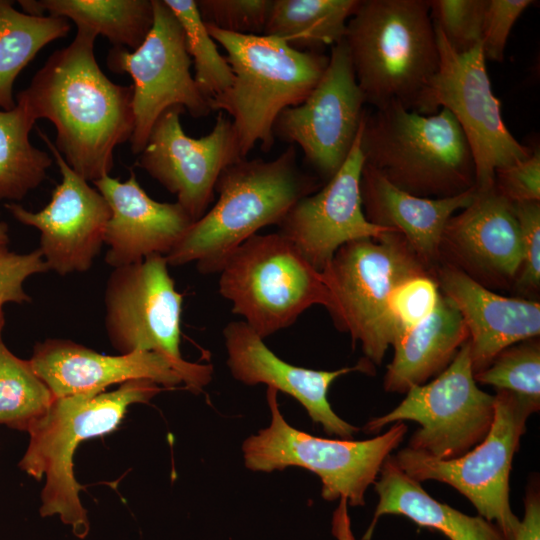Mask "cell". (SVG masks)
<instances>
[{"label": "cell", "instance_id": "6da1fadb", "mask_svg": "<svg viewBox=\"0 0 540 540\" xmlns=\"http://www.w3.org/2000/svg\"><path fill=\"white\" fill-rule=\"evenodd\" d=\"M97 35L77 29L73 41L49 56L16 104L56 128L55 147L83 179L109 175L114 149L134 130L133 88L111 81L99 67Z\"/></svg>", "mask_w": 540, "mask_h": 540}, {"label": "cell", "instance_id": "7a4b0ae2", "mask_svg": "<svg viewBox=\"0 0 540 540\" xmlns=\"http://www.w3.org/2000/svg\"><path fill=\"white\" fill-rule=\"evenodd\" d=\"M318 180L298 166L294 145L270 161H236L216 182L215 204L166 256L168 265L195 263L202 274L219 273L242 243L265 226H278L300 199L316 192Z\"/></svg>", "mask_w": 540, "mask_h": 540}, {"label": "cell", "instance_id": "3957f363", "mask_svg": "<svg viewBox=\"0 0 540 540\" xmlns=\"http://www.w3.org/2000/svg\"><path fill=\"white\" fill-rule=\"evenodd\" d=\"M344 41L366 104L417 110L439 66L429 0H360Z\"/></svg>", "mask_w": 540, "mask_h": 540}, {"label": "cell", "instance_id": "277c9868", "mask_svg": "<svg viewBox=\"0 0 540 540\" xmlns=\"http://www.w3.org/2000/svg\"><path fill=\"white\" fill-rule=\"evenodd\" d=\"M206 28L225 50L233 73L230 87L210 100L211 110L231 117L242 158L257 144L269 152L275 142L277 117L308 97L329 56L296 50L272 36L235 34L208 24Z\"/></svg>", "mask_w": 540, "mask_h": 540}, {"label": "cell", "instance_id": "5b68a950", "mask_svg": "<svg viewBox=\"0 0 540 540\" xmlns=\"http://www.w3.org/2000/svg\"><path fill=\"white\" fill-rule=\"evenodd\" d=\"M162 390L154 381L137 379L110 392L91 391L54 399L48 411L28 428L29 443L19 461V467L36 480L45 476L42 517L58 516L77 538L88 535L90 522L79 497L83 486L73 470L77 446L111 432L128 406L147 403Z\"/></svg>", "mask_w": 540, "mask_h": 540}, {"label": "cell", "instance_id": "8992f818", "mask_svg": "<svg viewBox=\"0 0 540 540\" xmlns=\"http://www.w3.org/2000/svg\"><path fill=\"white\" fill-rule=\"evenodd\" d=\"M360 147L366 165L412 195L447 198L475 187L472 152L446 109L431 115L398 104L365 110Z\"/></svg>", "mask_w": 540, "mask_h": 540}, {"label": "cell", "instance_id": "52a82bcc", "mask_svg": "<svg viewBox=\"0 0 540 540\" xmlns=\"http://www.w3.org/2000/svg\"><path fill=\"white\" fill-rule=\"evenodd\" d=\"M334 325L360 342L365 358L381 364L393 343L389 301L404 281L433 274L398 232L348 242L322 272Z\"/></svg>", "mask_w": 540, "mask_h": 540}, {"label": "cell", "instance_id": "ba28073f", "mask_svg": "<svg viewBox=\"0 0 540 540\" xmlns=\"http://www.w3.org/2000/svg\"><path fill=\"white\" fill-rule=\"evenodd\" d=\"M219 293L261 338L292 325L309 307L332 306L323 274L280 233L255 234L227 259Z\"/></svg>", "mask_w": 540, "mask_h": 540}, {"label": "cell", "instance_id": "9c48e42d", "mask_svg": "<svg viewBox=\"0 0 540 540\" xmlns=\"http://www.w3.org/2000/svg\"><path fill=\"white\" fill-rule=\"evenodd\" d=\"M277 394V390L268 387L271 422L244 441L245 466L262 472L302 467L319 476L325 500L344 497L351 506H363L366 490L378 478L385 459L403 441L407 425L395 422L388 431L368 440L320 438L286 422Z\"/></svg>", "mask_w": 540, "mask_h": 540}, {"label": "cell", "instance_id": "30bf717a", "mask_svg": "<svg viewBox=\"0 0 540 540\" xmlns=\"http://www.w3.org/2000/svg\"><path fill=\"white\" fill-rule=\"evenodd\" d=\"M168 266L165 256L155 254L113 268L104 291V326L119 354L159 353L184 373L188 390L199 392L211 380L212 367L181 356L183 296Z\"/></svg>", "mask_w": 540, "mask_h": 540}, {"label": "cell", "instance_id": "8fae6325", "mask_svg": "<svg viewBox=\"0 0 540 540\" xmlns=\"http://www.w3.org/2000/svg\"><path fill=\"white\" fill-rule=\"evenodd\" d=\"M494 418L486 437L463 455L436 459L408 446L394 457L398 466L418 482L446 483L464 495L480 516L495 522L508 540L520 524L509 500V479L514 454L537 405L510 391L497 390Z\"/></svg>", "mask_w": 540, "mask_h": 540}, {"label": "cell", "instance_id": "7c38bea8", "mask_svg": "<svg viewBox=\"0 0 540 540\" xmlns=\"http://www.w3.org/2000/svg\"><path fill=\"white\" fill-rule=\"evenodd\" d=\"M435 28V27H434ZM439 66L423 94L416 112L435 114L448 110L460 125L475 163V187L494 185V174L530 156L506 127L500 102L493 94L482 44L465 53L455 52L435 28Z\"/></svg>", "mask_w": 540, "mask_h": 540}, {"label": "cell", "instance_id": "4fadbf2b", "mask_svg": "<svg viewBox=\"0 0 540 540\" xmlns=\"http://www.w3.org/2000/svg\"><path fill=\"white\" fill-rule=\"evenodd\" d=\"M495 411V397L482 391L474 379L468 340L431 382L411 387L392 411L371 419L367 433H378L395 422L420 425L408 447L436 459L459 457L488 434Z\"/></svg>", "mask_w": 540, "mask_h": 540}, {"label": "cell", "instance_id": "5bb4252c", "mask_svg": "<svg viewBox=\"0 0 540 540\" xmlns=\"http://www.w3.org/2000/svg\"><path fill=\"white\" fill-rule=\"evenodd\" d=\"M151 30L135 50L113 47L108 68L127 73L133 80L134 130L131 151L140 154L158 117L168 108L181 106L194 118L210 114V100L202 93L190 67L184 30L164 0H152Z\"/></svg>", "mask_w": 540, "mask_h": 540}, {"label": "cell", "instance_id": "9a60e30c", "mask_svg": "<svg viewBox=\"0 0 540 540\" xmlns=\"http://www.w3.org/2000/svg\"><path fill=\"white\" fill-rule=\"evenodd\" d=\"M365 104L343 39L331 47L328 65L308 97L279 114L274 137L299 146L306 162L327 182L351 151Z\"/></svg>", "mask_w": 540, "mask_h": 540}, {"label": "cell", "instance_id": "2e32d148", "mask_svg": "<svg viewBox=\"0 0 540 540\" xmlns=\"http://www.w3.org/2000/svg\"><path fill=\"white\" fill-rule=\"evenodd\" d=\"M184 111L173 106L158 117L137 166L174 194L195 222L214 200L222 171L242 157L235 127L224 113L219 112L210 133L193 138L181 125Z\"/></svg>", "mask_w": 540, "mask_h": 540}, {"label": "cell", "instance_id": "e0dca14e", "mask_svg": "<svg viewBox=\"0 0 540 540\" xmlns=\"http://www.w3.org/2000/svg\"><path fill=\"white\" fill-rule=\"evenodd\" d=\"M39 135L55 159L61 182L40 211L16 203L5 207L18 222L40 232L38 249L48 270L61 276L83 273L105 244L111 210L103 195L66 163L48 136L40 130Z\"/></svg>", "mask_w": 540, "mask_h": 540}, {"label": "cell", "instance_id": "ac0fdd59", "mask_svg": "<svg viewBox=\"0 0 540 540\" xmlns=\"http://www.w3.org/2000/svg\"><path fill=\"white\" fill-rule=\"evenodd\" d=\"M361 126L336 174L321 189L300 199L278 225L279 233L321 273L342 245L360 239H379L392 231L370 223L363 211Z\"/></svg>", "mask_w": 540, "mask_h": 540}, {"label": "cell", "instance_id": "d6986e66", "mask_svg": "<svg viewBox=\"0 0 540 540\" xmlns=\"http://www.w3.org/2000/svg\"><path fill=\"white\" fill-rule=\"evenodd\" d=\"M521 262V235L511 203L494 185L476 189L473 201L448 219L439 244V263L494 291L512 290Z\"/></svg>", "mask_w": 540, "mask_h": 540}, {"label": "cell", "instance_id": "ffe728a7", "mask_svg": "<svg viewBox=\"0 0 540 540\" xmlns=\"http://www.w3.org/2000/svg\"><path fill=\"white\" fill-rule=\"evenodd\" d=\"M223 336L227 365L235 379L247 385L263 383L292 396L328 435L351 440L359 431L332 410L328 391L342 375L354 371L373 373L374 366L369 360L365 358L353 367L334 371L312 370L289 364L276 356L244 321L228 323Z\"/></svg>", "mask_w": 540, "mask_h": 540}, {"label": "cell", "instance_id": "44dd1931", "mask_svg": "<svg viewBox=\"0 0 540 540\" xmlns=\"http://www.w3.org/2000/svg\"><path fill=\"white\" fill-rule=\"evenodd\" d=\"M29 361L55 398L101 392L110 385L137 379L151 380L164 388L187 385L184 373L155 352L104 355L72 340L50 338L36 343Z\"/></svg>", "mask_w": 540, "mask_h": 540}, {"label": "cell", "instance_id": "7402d4cb", "mask_svg": "<svg viewBox=\"0 0 540 540\" xmlns=\"http://www.w3.org/2000/svg\"><path fill=\"white\" fill-rule=\"evenodd\" d=\"M93 184L111 210L105 262L112 268L140 262L150 255L166 257L194 223L179 203L152 199L133 171L124 182L105 175Z\"/></svg>", "mask_w": 540, "mask_h": 540}, {"label": "cell", "instance_id": "603a6c76", "mask_svg": "<svg viewBox=\"0 0 540 540\" xmlns=\"http://www.w3.org/2000/svg\"><path fill=\"white\" fill-rule=\"evenodd\" d=\"M433 277L467 327L474 374L487 368L507 347L539 337L540 303L537 300L498 294L444 263L433 269Z\"/></svg>", "mask_w": 540, "mask_h": 540}, {"label": "cell", "instance_id": "cb8c5ba5", "mask_svg": "<svg viewBox=\"0 0 540 540\" xmlns=\"http://www.w3.org/2000/svg\"><path fill=\"white\" fill-rule=\"evenodd\" d=\"M360 191L367 220L400 233L419 259L433 272L448 219L474 199L476 187L447 198H424L399 189L364 163Z\"/></svg>", "mask_w": 540, "mask_h": 540}, {"label": "cell", "instance_id": "d4e9b609", "mask_svg": "<svg viewBox=\"0 0 540 540\" xmlns=\"http://www.w3.org/2000/svg\"><path fill=\"white\" fill-rule=\"evenodd\" d=\"M374 482L379 501L362 540H370L379 518L402 515L421 527L440 531L449 540H508L499 527L482 516H469L431 497L389 455Z\"/></svg>", "mask_w": 540, "mask_h": 540}, {"label": "cell", "instance_id": "484cf974", "mask_svg": "<svg viewBox=\"0 0 540 540\" xmlns=\"http://www.w3.org/2000/svg\"><path fill=\"white\" fill-rule=\"evenodd\" d=\"M468 338L461 314L440 292L433 312L392 344L394 357L383 379L385 391L406 393L437 376Z\"/></svg>", "mask_w": 540, "mask_h": 540}, {"label": "cell", "instance_id": "4316f807", "mask_svg": "<svg viewBox=\"0 0 540 540\" xmlns=\"http://www.w3.org/2000/svg\"><path fill=\"white\" fill-rule=\"evenodd\" d=\"M23 12L44 13L73 21L77 29H86L106 37L113 47L138 48L152 28V0H20Z\"/></svg>", "mask_w": 540, "mask_h": 540}, {"label": "cell", "instance_id": "83f0119b", "mask_svg": "<svg viewBox=\"0 0 540 540\" xmlns=\"http://www.w3.org/2000/svg\"><path fill=\"white\" fill-rule=\"evenodd\" d=\"M360 0H272L263 35L303 52H321L344 39Z\"/></svg>", "mask_w": 540, "mask_h": 540}, {"label": "cell", "instance_id": "f1b7e54d", "mask_svg": "<svg viewBox=\"0 0 540 540\" xmlns=\"http://www.w3.org/2000/svg\"><path fill=\"white\" fill-rule=\"evenodd\" d=\"M69 20L20 12L11 1L0 0V110L16 106L13 85L19 73L50 42L64 38Z\"/></svg>", "mask_w": 540, "mask_h": 540}, {"label": "cell", "instance_id": "f546056e", "mask_svg": "<svg viewBox=\"0 0 540 540\" xmlns=\"http://www.w3.org/2000/svg\"><path fill=\"white\" fill-rule=\"evenodd\" d=\"M36 120L19 104L0 110V201H18L46 178L52 158L34 147L29 134Z\"/></svg>", "mask_w": 540, "mask_h": 540}, {"label": "cell", "instance_id": "4dcf8cb0", "mask_svg": "<svg viewBox=\"0 0 540 540\" xmlns=\"http://www.w3.org/2000/svg\"><path fill=\"white\" fill-rule=\"evenodd\" d=\"M55 397L29 360L0 342V425L27 431L44 415Z\"/></svg>", "mask_w": 540, "mask_h": 540}, {"label": "cell", "instance_id": "1f68e13d", "mask_svg": "<svg viewBox=\"0 0 540 540\" xmlns=\"http://www.w3.org/2000/svg\"><path fill=\"white\" fill-rule=\"evenodd\" d=\"M164 2L184 30L187 50L194 63V79L202 93L211 100L232 84L231 67L208 33L195 0H164Z\"/></svg>", "mask_w": 540, "mask_h": 540}, {"label": "cell", "instance_id": "d6a6232c", "mask_svg": "<svg viewBox=\"0 0 540 540\" xmlns=\"http://www.w3.org/2000/svg\"><path fill=\"white\" fill-rule=\"evenodd\" d=\"M474 379L540 405L539 338L527 339L502 350L487 368L474 374Z\"/></svg>", "mask_w": 540, "mask_h": 540}, {"label": "cell", "instance_id": "836d02e7", "mask_svg": "<svg viewBox=\"0 0 540 540\" xmlns=\"http://www.w3.org/2000/svg\"><path fill=\"white\" fill-rule=\"evenodd\" d=\"M488 0H432L430 15L451 48L465 53L481 43Z\"/></svg>", "mask_w": 540, "mask_h": 540}, {"label": "cell", "instance_id": "e575fe53", "mask_svg": "<svg viewBox=\"0 0 540 540\" xmlns=\"http://www.w3.org/2000/svg\"><path fill=\"white\" fill-rule=\"evenodd\" d=\"M439 296L433 274L410 278L394 290L389 301L393 343L433 312Z\"/></svg>", "mask_w": 540, "mask_h": 540}, {"label": "cell", "instance_id": "d590c367", "mask_svg": "<svg viewBox=\"0 0 540 540\" xmlns=\"http://www.w3.org/2000/svg\"><path fill=\"white\" fill-rule=\"evenodd\" d=\"M521 235L522 262L513 290L536 300L540 289V201L510 202Z\"/></svg>", "mask_w": 540, "mask_h": 540}, {"label": "cell", "instance_id": "8d00e7d4", "mask_svg": "<svg viewBox=\"0 0 540 540\" xmlns=\"http://www.w3.org/2000/svg\"><path fill=\"white\" fill-rule=\"evenodd\" d=\"M205 24L235 34L263 35L272 0H198Z\"/></svg>", "mask_w": 540, "mask_h": 540}, {"label": "cell", "instance_id": "74e56055", "mask_svg": "<svg viewBox=\"0 0 540 540\" xmlns=\"http://www.w3.org/2000/svg\"><path fill=\"white\" fill-rule=\"evenodd\" d=\"M531 0H488L482 30L485 59L501 62L510 32Z\"/></svg>", "mask_w": 540, "mask_h": 540}, {"label": "cell", "instance_id": "f35d334b", "mask_svg": "<svg viewBox=\"0 0 540 540\" xmlns=\"http://www.w3.org/2000/svg\"><path fill=\"white\" fill-rule=\"evenodd\" d=\"M48 271L39 249L28 253L9 250L0 253V307L7 303L31 302L24 289L25 281L33 275Z\"/></svg>", "mask_w": 540, "mask_h": 540}, {"label": "cell", "instance_id": "ab89813d", "mask_svg": "<svg viewBox=\"0 0 540 540\" xmlns=\"http://www.w3.org/2000/svg\"><path fill=\"white\" fill-rule=\"evenodd\" d=\"M494 188L509 202L540 201L539 148L526 159L497 169Z\"/></svg>", "mask_w": 540, "mask_h": 540}, {"label": "cell", "instance_id": "60d3db41", "mask_svg": "<svg viewBox=\"0 0 540 540\" xmlns=\"http://www.w3.org/2000/svg\"><path fill=\"white\" fill-rule=\"evenodd\" d=\"M524 505V517L513 540H540V494L536 480L527 488Z\"/></svg>", "mask_w": 540, "mask_h": 540}, {"label": "cell", "instance_id": "b9f144b4", "mask_svg": "<svg viewBox=\"0 0 540 540\" xmlns=\"http://www.w3.org/2000/svg\"><path fill=\"white\" fill-rule=\"evenodd\" d=\"M332 534L337 540H356L348 514V501L346 498H340L337 508L332 517Z\"/></svg>", "mask_w": 540, "mask_h": 540}, {"label": "cell", "instance_id": "7bdbcfd3", "mask_svg": "<svg viewBox=\"0 0 540 540\" xmlns=\"http://www.w3.org/2000/svg\"><path fill=\"white\" fill-rule=\"evenodd\" d=\"M9 242V227L7 223L0 218V253L8 250Z\"/></svg>", "mask_w": 540, "mask_h": 540}, {"label": "cell", "instance_id": "ee69618b", "mask_svg": "<svg viewBox=\"0 0 540 540\" xmlns=\"http://www.w3.org/2000/svg\"><path fill=\"white\" fill-rule=\"evenodd\" d=\"M5 325V316L3 307H0V342L2 341V331Z\"/></svg>", "mask_w": 540, "mask_h": 540}]
</instances>
